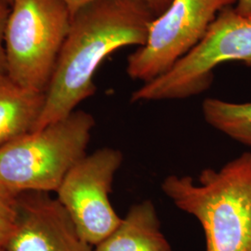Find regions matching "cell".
Here are the masks:
<instances>
[{"label":"cell","instance_id":"cell-1","mask_svg":"<svg viewBox=\"0 0 251 251\" xmlns=\"http://www.w3.org/2000/svg\"><path fill=\"white\" fill-rule=\"evenodd\" d=\"M155 18L143 0H95L74 12L33 131L69 116L93 96L100 63L121 48L144 46Z\"/></svg>","mask_w":251,"mask_h":251},{"label":"cell","instance_id":"cell-2","mask_svg":"<svg viewBox=\"0 0 251 251\" xmlns=\"http://www.w3.org/2000/svg\"><path fill=\"white\" fill-rule=\"evenodd\" d=\"M163 193L194 216L206 236V251H251V152L221 169H206L198 179L171 174Z\"/></svg>","mask_w":251,"mask_h":251},{"label":"cell","instance_id":"cell-3","mask_svg":"<svg viewBox=\"0 0 251 251\" xmlns=\"http://www.w3.org/2000/svg\"><path fill=\"white\" fill-rule=\"evenodd\" d=\"M95 119L75 110L0 149V187L14 194L57 192L66 174L87 154Z\"/></svg>","mask_w":251,"mask_h":251},{"label":"cell","instance_id":"cell-4","mask_svg":"<svg viewBox=\"0 0 251 251\" xmlns=\"http://www.w3.org/2000/svg\"><path fill=\"white\" fill-rule=\"evenodd\" d=\"M71 19L63 0H12L4 41L9 78L26 90L46 93Z\"/></svg>","mask_w":251,"mask_h":251},{"label":"cell","instance_id":"cell-5","mask_svg":"<svg viewBox=\"0 0 251 251\" xmlns=\"http://www.w3.org/2000/svg\"><path fill=\"white\" fill-rule=\"evenodd\" d=\"M242 62L251 66V18L233 6L223 9L206 36L171 69L143 84L131 95V102L187 99L208 90L217 66Z\"/></svg>","mask_w":251,"mask_h":251},{"label":"cell","instance_id":"cell-6","mask_svg":"<svg viewBox=\"0 0 251 251\" xmlns=\"http://www.w3.org/2000/svg\"><path fill=\"white\" fill-rule=\"evenodd\" d=\"M237 0H173L153 20L145 44L130 54L127 75L147 83L168 72L206 36L218 14Z\"/></svg>","mask_w":251,"mask_h":251},{"label":"cell","instance_id":"cell-7","mask_svg":"<svg viewBox=\"0 0 251 251\" xmlns=\"http://www.w3.org/2000/svg\"><path fill=\"white\" fill-rule=\"evenodd\" d=\"M124 160L115 148H100L86 154L64 177L57 190V200L71 218L81 237L97 246L122 222L109 195Z\"/></svg>","mask_w":251,"mask_h":251},{"label":"cell","instance_id":"cell-8","mask_svg":"<svg viewBox=\"0 0 251 251\" xmlns=\"http://www.w3.org/2000/svg\"><path fill=\"white\" fill-rule=\"evenodd\" d=\"M7 251H95L49 193L19 195V218Z\"/></svg>","mask_w":251,"mask_h":251},{"label":"cell","instance_id":"cell-9","mask_svg":"<svg viewBox=\"0 0 251 251\" xmlns=\"http://www.w3.org/2000/svg\"><path fill=\"white\" fill-rule=\"evenodd\" d=\"M95 251H172L161 231V223L151 200L129 207L117 229L94 247Z\"/></svg>","mask_w":251,"mask_h":251},{"label":"cell","instance_id":"cell-10","mask_svg":"<svg viewBox=\"0 0 251 251\" xmlns=\"http://www.w3.org/2000/svg\"><path fill=\"white\" fill-rule=\"evenodd\" d=\"M46 93L26 90L0 75V149L34 130L45 104Z\"/></svg>","mask_w":251,"mask_h":251},{"label":"cell","instance_id":"cell-11","mask_svg":"<svg viewBox=\"0 0 251 251\" xmlns=\"http://www.w3.org/2000/svg\"><path fill=\"white\" fill-rule=\"evenodd\" d=\"M202 113L206 123L234 141L251 147V102L208 98Z\"/></svg>","mask_w":251,"mask_h":251},{"label":"cell","instance_id":"cell-12","mask_svg":"<svg viewBox=\"0 0 251 251\" xmlns=\"http://www.w3.org/2000/svg\"><path fill=\"white\" fill-rule=\"evenodd\" d=\"M19 218V195L0 187V251H6Z\"/></svg>","mask_w":251,"mask_h":251},{"label":"cell","instance_id":"cell-13","mask_svg":"<svg viewBox=\"0 0 251 251\" xmlns=\"http://www.w3.org/2000/svg\"><path fill=\"white\" fill-rule=\"evenodd\" d=\"M11 0H0V75L7 74L5 55V32L11 11Z\"/></svg>","mask_w":251,"mask_h":251},{"label":"cell","instance_id":"cell-14","mask_svg":"<svg viewBox=\"0 0 251 251\" xmlns=\"http://www.w3.org/2000/svg\"><path fill=\"white\" fill-rule=\"evenodd\" d=\"M64 3L67 5V7L70 9L71 13L75 12L78 9H80L82 6L89 4L95 0H63ZM144 1L153 11V13L157 16L161 15L162 13L171 6V2L173 0H143Z\"/></svg>","mask_w":251,"mask_h":251},{"label":"cell","instance_id":"cell-15","mask_svg":"<svg viewBox=\"0 0 251 251\" xmlns=\"http://www.w3.org/2000/svg\"><path fill=\"white\" fill-rule=\"evenodd\" d=\"M233 9L244 17L251 18V0H237Z\"/></svg>","mask_w":251,"mask_h":251},{"label":"cell","instance_id":"cell-16","mask_svg":"<svg viewBox=\"0 0 251 251\" xmlns=\"http://www.w3.org/2000/svg\"></svg>","mask_w":251,"mask_h":251},{"label":"cell","instance_id":"cell-17","mask_svg":"<svg viewBox=\"0 0 251 251\" xmlns=\"http://www.w3.org/2000/svg\"><path fill=\"white\" fill-rule=\"evenodd\" d=\"M11 1H12V0H11Z\"/></svg>","mask_w":251,"mask_h":251}]
</instances>
